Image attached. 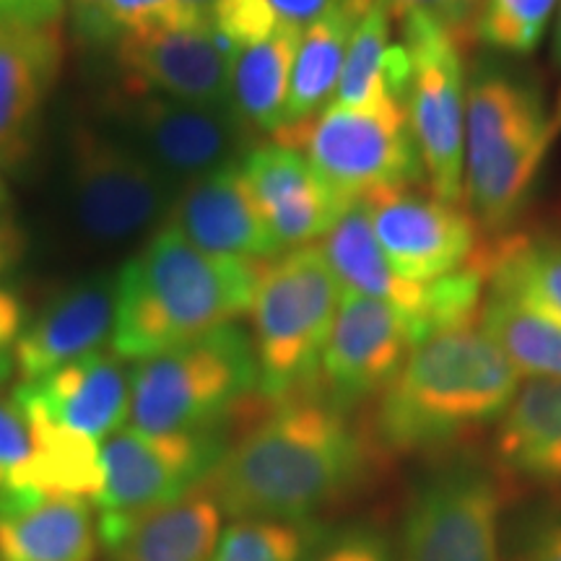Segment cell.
Listing matches in <instances>:
<instances>
[{"instance_id":"6da1fadb","label":"cell","mask_w":561,"mask_h":561,"mask_svg":"<svg viewBox=\"0 0 561 561\" xmlns=\"http://www.w3.org/2000/svg\"><path fill=\"white\" fill-rule=\"evenodd\" d=\"M369 447L351 411L318 388L276 403L231 442L203 483L237 520L310 523L367 476Z\"/></svg>"},{"instance_id":"7a4b0ae2","label":"cell","mask_w":561,"mask_h":561,"mask_svg":"<svg viewBox=\"0 0 561 561\" xmlns=\"http://www.w3.org/2000/svg\"><path fill=\"white\" fill-rule=\"evenodd\" d=\"M263 271L265 263L201 250L167 224L117 273L112 354L140 362L237 325Z\"/></svg>"},{"instance_id":"3957f363","label":"cell","mask_w":561,"mask_h":561,"mask_svg":"<svg viewBox=\"0 0 561 561\" xmlns=\"http://www.w3.org/2000/svg\"><path fill=\"white\" fill-rule=\"evenodd\" d=\"M520 371L483 328L460 325L421 341L380 396L375 434L396 455L450 450L502 419Z\"/></svg>"},{"instance_id":"277c9868","label":"cell","mask_w":561,"mask_h":561,"mask_svg":"<svg viewBox=\"0 0 561 561\" xmlns=\"http://www.w3.org/2000/svg\"><path fill=\"white\" fill-rule=\"evenodd\" d=\"M553 138L536 81L496 62L476 66L466 94V201L483 231L500 234L517 221Z\"/></svg>"},{"instance_id":"5b68a950","label":"cell","mask_w":561,"mask_h":561,"mask_svg":"<svg viewBox=\"0 0 561 561\" xmlns=\"http://www.w3.org/2000/svg\"><path fill=\"white\" fill-rule=\"evenodd\" d=\"M255 390L252 339L240 325H227L136 362L128 426L149 434L224 432Z\"/></svg>"},{"instance_id":"8992f818","label":"cell","mask_w":561,"mask_h":561,"mask_svg":"<svg viewBox=\"0 0 561 561\" xmlns=\"http://www.w3.org/2000/svg\"><path fill=\"white\" fill-rule=\"evenodd\" d=\"M341 305V284L318 244L265 265L252 301L257 392L276 405L314 388Z\"/></svg>"},{"instance_id":"52a82bcc","label":"cell","mask_w":561,"mask_h":561,"mask_svg":"<svg viewBox=\"0 0 561 561\" xmlns=\"http://www.w3.org/2000/svg\"><path fill=\"white\" fill-rule=\"evenodd\" d=\"M276 136L278 144L305 153L348 203L371 193L405 191L424 178L409 110L396 94H382L367 107L328 104L312 121Z\"/></svg>"},{"instance_id":"ba28073f","label":"cell","mask_w":561,"mask_h":561,"mask_svg":"<svg viewBox=\"0 0 561 561\" xmlns=\"http://www.w3.org/2000/svg\"><path fill=\"white\" fill-rule=\"evenodd\" d=\"M229 450L227 432L149 434L123 426L102 445L96 530L112 546L149 512L193 494Z\"/></svg>"},{"instance_id":"9c48e42d","label":"cell","mask_w":561,"mask_h":561,"mask_svg":"<svg viewBox=\"0 0 561 561\" xmlns=\"http://www.w3.org/2000/svg\"><path fill=\"white\" fill-rule=\"evenodd\" d=\"M403 47L411 76L405 110L432 195L460 203L466 198V94L458 39L445 26L424 16H403Z\"/></svg>"},{"instance_id":"30bf717a","label":"cell","mask_w":561,"mask_h":561,"mask_svg":"<svg viewBox=\"0 0 561 561\" xmlns=\"http://www.w3.org/2000/svg\"><path fill=\"white\" fill-rule=\"evenodd\" d=\"M500 479L481 462L447 460L413 486L398 561H502Z\"/></svg>"},{"instance_id":"8fae6325","label":"cell","mask_w":561,"mask_h":561,"mask_svg":"<svg viewBox=\"0 0 561 561\" xmlns=\"http://www.w3.org/2000/svg\"><path fill=\"white\" fill-rule=\"evenodd\" d=\"M70 193L79 224L100 242L140 234L164 214V182L144 153L81 128L70 149Z\"/></svg>"},{"instance_id":"7c38bea8","label":"cell","mask_w":561,"mask_h":561,"mask_svg":"<svg viewBox=\"0 0 561 561\" xmlns=\"http://www.w3.org/2000/svg\"><path fill=\"white\" fill-rule=\"evenodd\" d=\"M421 343L413 322L385 301L341 291L314 388L343 411L380 396Z\"/></svg>"},{"instance_id":"4fadbf2b","label":"cell","mask_w":561,"mask_h":561,"mask_svg":"<svg viewBox=\"0 0 561 561\" xmlns=\"http://www.w3.org/2000/svg\"><path fill=\"white\" fill-rule=\"evenodd\" d=\"M371 229L392 268L413 284H430L471 265L479 229L458 203L411 191H382L362 198Z\"/></svg>"},{"instance_id":"5bb4252c","label":"cell","mask_w":561,"mask_h":561,"mask_svg":"<svg viewBox=\"0 0 561 561\" xmlns=\"http://www.w3.org/2000/svg\"><path fill=\"white\" fill-rule=\"evenodd\" d=\"M115 60L128 94H157L206 107H231V55L210 24L185 32L125 34Z\"/></svg>"},{"instance_id":"9a60e30c","label":"cell","mask_w":561,"mask_h":561,"mask_svg":"<svg viewBox=\"0 0 561 561\" xmlns=\"http://www.w3.org/2000/svg\"><path fill=\"white\" fill-rule=\"evenodd\" d=\"M125 121L157 170L187 182L227 167L248 140V125L234 107H206L157 94H128Z\"/></svg>"},{"instance_id":"2e32d148","label":"cell","mask_w":561,"mask_h":561,"mask_svg":"<svg viewBox=\"0 0 561 561\" xmlns=\"http://www.w3.org/2000/svg\"><path fill=\"white\" fill-rule=\"evenodd\" d=\"M13 401L26 416L104 445L130 416V371L112 351H94L39 380L16 385Z\"/></svg>"},{"instance_id":"e0dca14e","label":"cell","mask_w":561,"mask_h":561,"mask_svg":"<svg viewBox=\"0 0 561 561\" xmlns=\"http://www.w3.org/2000/svg\"><path fill=\"white\" fill-rule=\"evenodd\" d=\"M240 164L280 250L307 248L320 240L354 206L341 198L294 146L278 140L257 146L244 153Z\"/></svg>"},{"instance_id":"ac0fdd59","label":"cell","mask_w":561,"mask_h":561,"mask_svg":"<svg viewBox=\"0 0 561 561\" xmlns=\"http://www.w3.org/2000/svg\"><path fill=\"white\" fill-rule=\"evenodd\" d=\"M170 227L216 255L263 263L284 252L244 180L240 161L187 182L170 208Z\"/></svg>"},{"instance_id":"d6986e66","label":"cell","mask_w":561,"mask_h":561,"mask_svg":"<svg viewBox=\"0 0 561 561\" xmlns=\"http://www.w3.org/2000/svg\"><path fill=\"white\" fill-rule=\"evenodd\" d=\"M115 328V278L94 276L60 291L21 331L13 369L21 382L39 380L66 364L94 354Z\"/></svg>"},{"instance_id":"ffe728a7","label":"cell","mask_w":561,"mask_h":561,"mask_svg":"<svg viewBox=\"0 0 561 561\" xmlns=\"http://www.w3.org/2000/svg\"><path fill=\"white\" fill-rule=\"evenodd\" d=\"M62 42L55 24H0V167L30 157L39 112L58 81Z\"/></svg>"},{"instance_id":"44dd1931","label":"cell","mask_w":561,"mask_h":561,"mask_svg":"<svg viewBox=\"0 0 561 561\" xmlns=\"http://www.w3.org/2000/svg\"><path fill=\"white\" fill-rule=\"evenodd\" d=\"M94 510L79 496L34 491L0 496V559L3 561H94Z\"/></svg>"},{"instance_id":"7402d4cb","label":"cell","mask_w":561,"mask_h":561,"mask_svg":"<svg viewBox=\"0 0 561 561\" xmlns=\"http://www.w3.org/2000/svg\"><path fill=\"white\" fill-rule=\"evenodd\" d=\"M496 462L536 486H561V380L530 377L496 421Z\"/></svg>"},{"instance_id":"603a6c76","label":"cell","mask_w":561,"mask_h":561,"mask_svg":"<svg viewBox=\"0 0 561 561\" xmlns=\"http://www.w3.org/2000/svg\"><path fill=\"white\" fill-rule=\"evenodd\" d=\"M221 507L206 486L133 523L107 546L110 561H210L221 541Z\"/></svg>"},{"instance_id":"cb8c5ba5","label":"cell","mask_w":561,"mask_h":561,"mask_svg":"<svg viewBox=\"0 0 561 561\" xmlns=\"http://www.w3.org/2000/svg\"><path fill=\"white\" fill-rule=\"evenodd\" d=\"M369 0H339L331 11L322 13L301 30L299 50L294 58L289 104H286L284 128L312 121L339 89L343 62H346L351 37L359 24Z\"/></svg>"},{"instance_id":"d4e9b609","label":"cell","mask_w":561,"mask_h":561,"mask_svg":"<svg viewBox=\"0 0 561 561\" xmlns=\"http://www.w3.org/2000/svg\"><path fill=\"white\" fill-rule=\"evenodd\" d=\"M301 30L305 26L280 21L276 32L237 53L231 66V107L248 128L271 133L284 128Z\"/></svg>"},{"instance_id":"484cf974","label":"cell","mask_w":561,"mask_h":561,"mask_svg":"<svg viewBox=\"0 0 561 561\" xmlns=\"http://www.w3.org/2000/svg\"><path fill=\"white\" fill-rule=\"evenodd\" d=\"M392 16L382 0H369L354 37H351L346 62L333 104L341 107H367L382 94H396L405 102L411 62L403 42H390Z\"/></svg>"},{"instance_id":"4316f807","label":"cell","mask_w":561,"mask_h":561,"mask_svg":"<svg viewBox=\"0 0 561 561\" xmlns=\"http://www.w3.org/2000/svg\"><path fill=\"white\" fill-rule=\"evenodd\" d=\"M481 328L520 375L561 380V320L515 294L489 286Z\"/></svg>"},{"instance_id":"83f0119b","label":"cell","mask_w":561,"mask_h":561,"mask_svg":"<svg viewBox=\"0 0 561 561\" xmlns=\"http://www.w3.org/2000/svg\"><path fill=\"white\" fill-rule=\"evenodd\" d=\"M489 286L561 320V237H515L486 255Z\"/></svg>"},{"instance_id":"f1b7e54d","label":"cell","mask_w":561,"mask_h":561,"mask_svg":"<svg viewBox=\"0 0 561 561\" xmlns=\"http://www.w3.org/2000/svg\"><path fill=\"white\" fill-rule=\"evenodd\" d=\"M318 538L320 528L312 523L234 520L210 561H305Z\"/></svg>"},{"instance_id":"f546056e","label":"cell","mask_w":561,"mask_h":561,"mask_svg":"<svg viewBox=\"0 0 561 561\" xmlns=\"http://www.w3.org/2000/svg\"><path fill=\"white\" fill-rule=\"evenodd\" d=\"M559 0H486L476 37L496 53L530 55L549 32Z\"/></svg>"},{"instance_id":"4dcf8cb0","label":"cell","mask_w":561,"mask_h":561,"mask_svg":"<svg viewBox=\"0 0 561 561\" xmlns=\"http://www.w3.org/2000/svg\"><path fill=\"white\" fill-rule=\"evenodd\" d=\"M208 19L191 0H107L102 11V39L125 34L185 32L206 26Z\"/></svg>"},{"instance_id":"1f68e13d","label":"cell","mask_w":561,"mask_h":561,"mask_svg":"<svg viewBox=\"0 0 561 561\" xmlns=\"http://www.w3.org/2000/svg\"><path fill=\"white\" fill-rule=\"evenodd\" d=\"M206 19L224 47L234 55L276 32L280 19L268 0H214Z\"/></svg>"},{"instance_id":"d6a6232c","label":"cell","mask_w":561,"mask_h":561,"mask_svg":"<svg viewBox=\"0 0 561 561\" xmlns=\"http://www.w3.org/2000/svg\"><path fill=\"white\" fill-rule=\"evenodd\" d=\"M34 460L32 426L11 398L0 396V496L30 491Z\"/></svg>"},{"instance_id":"836d02e7","label":"cell","mask_w":561,"mask_h":561,"mask_svg":"<svg viewBox=\"0 0 561 561\" xmlns=\"http://www.w3.org/2000/svg\"><path fill=\"white\" fill-rule=\"evenodd\" d=\"M305 561H398V557L380 530L367 528V525H351L331 536L320 533Z\"/></svg>"},{"instance_id":"e575fe53","label":"cell","mask_w":561,"mask_h":561,"mask_svg":"<svg viewBox=\"0 0 561 561\" xmlns=\"http://www.w3.org/2000/svg\"><path fill=\"white\" fill-rule=\"evenodd\" d=\"M392 19H403L409 13H424L445 26L455 39L476 30V21L486 0H382Z\"/></svg>"},{"instance_id":"d590c367","label":"cell","mask_w":561,"mask_h":561,"mask_svg":"<svg viewBox=\"0 0 561 561\" xmlns=\"http://www.w3.org/2000/svg\"><path fill=\"white\" fill-rule=\"evenodd\" d=\"M24 320L26 312L16 291L0 286V385L9 380L13 371V348L24 331Z\"/></svg>"},{"instance_id":"8d00e7d4","label":"cell","mask_w":561,"mask_h":561,"mask_svg":"<svg viewBox=\"0 0 561 561\" xmlns=\"http://www.w3.org/2000/svg\"><path fill=\"white\" fill-rule=\"evenodd\" d=\"M66 0H0V24H55Z\"/></svg>"},{"instance_id":"74e56055","label":"cell","mask_w":561,"mask_h":561,"mask_svg":"<svg viewBox=\"0 0 561 561\" xmlns=\"http://www.w3.org/2000/svg\"><path fill=\"white\" fill-rule=\"evenodd\" d=\"M276 11V16L286 24H297V26H307L312 24L314 19H320L322 13H328L333 9L339 0H268Z\"/></svg>"},{"instance_id":"f35d334b","label":"cell","mask_w":561,"mask_h":561,"mask_svg":"<svg viewBox=\"0 0 561 561\" xmlns=\"http://www.w3.org/2000/svg\"><path fill=\"white\" fill-rule=\"evenodd\" d=\"M517 561H561V520L533 533Z\"/></svg>"},{"instance_id":"ab89813d","label":"cell","mask_w":561,"mask_h":561,"mask_svg":"<svg viewBox=\"0 0 561 561\" xmlns=\"http://www.w3.org/2000/svg\"><path fill=\"white\" fill-rule=\"evenodd\" d=\"M26 250V234L11 216H0V276L21 261Z\"/></svg>"},{"instance_id":"60d3db41","label":"cell","mask_w":561,"mask_h":561,"mask_svg":"<svg viewBox=\"0 0 561 561\" xmlns=\"http://www.w3.org/2000/svg\"><path fill=\"white\" fill-rule=\"evenodd\" d=\"M107 0H73L76 26L87 39L102 42V11Z\"/></svg>"},{"instance_id":"b9f144b4","label":"cell","mask_w":561,"mask_h":561,"mask_svg":"<svg viewBox=\"0 0 561 561\" xmlns=\"http://www.w3.org/2000/svg\"><path fill=\"white\" fill-rule=\"evenodd\" d=\"M551 58L561 68V0L557 11V24H553V37H551Z\"/></svg>"},{"instance_id":"7bdbcfd3","label":"cell","mask_w":561,"mask_h":561,"mask_svg":"<svg viewBox=\"0 0 561 561\" xmlns=\"http://www.w3.org/2000/svg\"><path fill=\"white\" fill-rule=\"evenodd\" d=\"M553 130H557V136H559V133H561V94H559L557 112H553Z\"/></svg>"},{"instance_id":"ee69618b","label":"cell","mask_w":561,"mask_h":561,"mask_svg":"<svg viewBox=\"0 0 561 561\" xmlns=\"http://www.w3.org/2000/svg\"><path fill=\"white\" fill-rule=\"evenodd\" d=\"M191 3H193V5H198V9H201L203 13H206V9H208L210 3H214V0H191Z\"/></svg>"},{"instance_id":"f6af8a7d","label":"cell","mask_w":561,"mask_h":561,"mask_svg":"<svg viewBox=\"0 0 561 561\" xmlns=\"http://www.w3.org/2000/svg\"><path fill=\"white\" fill-rule=\"evenodd\" d=\"M3 201H5V185L3 180H0V206H3Z\"/></svg>"},{"instance_id":"bcb514c9","label":"cell","mask_w":561,"mask_h":561,"mask_svg":"<svg viewBox=\"0 0 561 561\" xmlns=\"http://www.w3.org/2000/svg\"><path fill=\"white\" fill-rule=\"evenodd\" d=\"M0 561H3V559H0Z\"/></svg>"}]
</instances>
